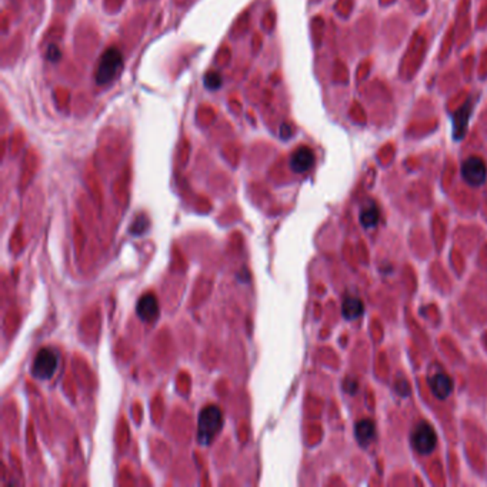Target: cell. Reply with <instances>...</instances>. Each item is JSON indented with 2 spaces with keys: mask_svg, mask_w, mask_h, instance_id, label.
Instances as JSON below:
<instances>
[{
  "mask_svg": "<svg viewBox=\"0 0 487 487\" xmlns=\"http://www.w3.org/2000/svg\"><path fill=\"white\" fill-rule=\"evenodd\" d=\"M356 439L362 446H367L375 436V423L369 419L360 420L355 427Z\"/></svg>",
  "mask_w": 487,
  "mask_h": 487,
  "instance_id": "30bf717a",
  "label": "cell"
},
{
  "mask_svg": "<svg viewBox=\"0 0 487 487\" xmlns=\"http://www.w3.org/2000/svg\"><path fill=\"white\" fill-rule=\"evenodd\" d=\"M223 426V413L220 407L216 404H209L203 407V411L199 413L198 423V439L202 446H207L211 440L219 435Z\"/></svg>",
  "mask_w": 487,
  "mask_h": 487,
  "instance_id": "6da1fadb",
  "label": "cell"
},
{
  "mask_svg": "<svg viewBox=\"0 0 487 487\" xmlns=\"http://www.w3.org/2000/svg\"><path fill=\"white\" fill-rule=\"evenodd\" d=\"M59 57H61L59 48L54 46V45H50L48 49V59L52 62H56V61H59Z\"/></svg>",
  "mask_w": 487,
  "mask_h": 487,
  "instance_id": "9a60e30c",
  "label": "cell"
},
{
  "mask_svg": "<svg viewBox=\"0 0 487 487\" xmlns=\"http://www.w3.org/2000/svg\"><path fill=\"white\" fill-rule=\"evenodd\" d=\"M136 311H138V316L143 320V322H153L158 319L159 316V302L158 298H156L153 293H146L143 295L139 302L138 306H136Z\"/></svg>",
  "mask_w": 487,
  "mask_h": 487,
  "instance_id": "52a82bcc",
  "label": "cell"
},
{
  "mask_svg": "<svg viewBox=\"0 0 487 487\" xmlns=\"http://www.w3.org/2000/svg\"><path fill=\"white\" fill-rule=\"evenodd\" d=\"M431 388L437 399L443 400L449 397L450 393L453 392V382L447 375L439 373L431 377Z\"/></svg>",
  "mask_w": 487,
  "mask_h": 487,
  "instance_id": "9c48e42d",
  "label": "cell"
},
{
  "mask_svg": "<svg viewBox=\"0 0 487 487\" xmlns=\"http://www.w3.org/2000/svg\"><path fill=\"white\" fill-rule=\"evenodd\" d=\"M205 85L210 90L219 89L222 86V76L218 72H209L205 76Z\"/></svg>",
  "mask_w": 487,
  "mask_h": 487,
  "instance_id": "5bb4252c",
  "label": "cell"
},
{
  "mask_svg": "<svg viewBox=\"0 0 487 487\" xmlns=\"http://www.w3.org/2000/svg\"><path fill=\"white\" fill-rule=\"evenodd\" d=\"M123 68V56L119 49L109 48L101 57V62L96 70V83L109 85Z\"/></svg>",
  "mask_w": 487,
  "mask_h": 487,
  "instance_id": "7a4b0ae2",
  "label": "cell"
},
{
  "mask_svg": "<svg viewBox=\"0 0 487 487\" xmlns=\"http://www.w3.org/2000/svg\"><path fill=\"white\" fill-rule=\"evenodd\" d=\"M343 316L349 320H355L363 315V303L358 298H347L343 302Z\"/></svg>",
  "mask_w": 487,
  "mask_h": 487,
  "instance_id": "8fae6325",
  "label": "cell"
},
{
  "mask_svg": "<svg viewBox=\"0 0 487 487\" xmlns=\"http://www.w3.org/2000/svg\"><path fill=\"white\" fill-rule=\"evenodd\" d=\"M147 227H149L147 218L145 216V214H141V216L133 222V225L130 227V233H133V235H136V236H141L147 230Z\"/></svg>",
  "mask_w": 487,
  "mask_h": 487,
  "instance_id": "4fadbf2b",
  "label": "cell"
},
{
  "mask_svg": "<svg viewBox=\"0 0 487 487\" xmlns=\"http://www.w3.org/2000/svg\"><path fill=\"white\" fill-rule=\"evenodd\" d=\"M59 363L57 352L52 347H43L37 352L32 364V375L39 380H48L50 379Z\"/></svg>",
  "mask_w": 487,
  "mask_h": 487,
  "instance_id": "3957f363",
  "label": "cell"
},
{
  "mask_svg": "<svg viewBox=\"0 0 487 487\" xmlns=\"http://www.w3.org/2000/svg\"><path fill=\"white\" fill-rule=\"evenodd\" d=\"M412 444L417 453L423 456L431 455L437 444V436L435 428L424 422L417 424L412 435Z\"/></svg>",
  "mask_w": 487,
  "mask_h": 487,
  "instance_id": "277c9868",
  "label": "cell"
},
{
  "mask_svg": "<svg viewBox=\"0 0 487 487\" xmlns=\"http://www.w3.org/2000/svg\"><path fill=\"white\" fill-rule=\"evenodd\" d=\"M315 165V153L307 146L298 147L290 156V167L295 173H304Z\"/></svg>",
  "mask_w": 487,
  "mask_h": 487,
  "instance_id": "8992f818",
  "label": "cell"
},
{
  "mask_svg": "<svg viewBox=\"0 0 487 487\" xmlns=\"http://www.w3.org/2000/svg\"><path fill=\"white\" fill-rule=\"evenodd\" d=\"M462 176L470 186H481L487 179V166L481 158L472 156L462 165Z\"/></svg>",
  "mask_w": 487,
  "mask_h": 487,
  "instance_id": "5b68a950",
  "label": "cell"
},
{
  "mask_svg": "<svg viewBox=\"0 0 487 487\" xmlns=\"http://www.w3.org/2000/svg\"><path fill=\"white\" fill-rule=\"evenodd\" d=\"M473 110V105L470 101H467L455 114H453V138L460 141L464 138L467 132V125L470 121V114Z\"/></svg>",
  "mask_w": 487,
  "mask_h": 487,
  "instance_id": "ba28073f",
  "label": "cell"
},
{
  "mask_svg": "<svg viewBox=\"0 0 487 487\" xmlns=\"http://www.w3.org/2000/svg\"><path fill=\"white\" fill-rule=\"evenodd\" d=\"M360 222H362V225L366 229L376 226L377 222H379V210H377V207L372 205V206L363 209L362 213H360Z\"/></svg>",
  "mask_w": 487,
  "mask_h": 487,
  "instance_id": "7c38bea8",
  "label": "cell"
}]
</instances>
